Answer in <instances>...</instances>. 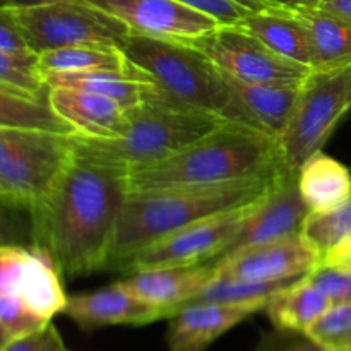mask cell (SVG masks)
I'll list each match as a JSON object with an SVG mask.
<instances>
[{
	"label": "cell",
	"instance_id": "cell-1",
	"mask_svg": "<svg viewBox=\"0 0 351 351\" xmlns=\"http://www.w3.org/2000/svg\"><path fill=\"white\" fill-rule=\"evenodd\" d=\"M125 171L79 158L31 209L33 245L47 250L64 278L108 269L125 202Z\"/></svg>",
	"mask_w": 351,
	"mask_h": 351
},
{
	"label": "cell",
	"instance_id": "cell-2",
	"mask_svg": "<svg viewBox=\"0 0 351 351\" xmlns=\"http://www.w3.org/2000/svg\"><path fill=\"white\" fill-rule=\"evenodd\" d=\"M283 170L281 167L230 184L127 192L108 269L120 271L139 250L177 230L257 201Z\"/></svg>",
	"mask_w": 351,
	"mask_h": 351
},
{
	"label": "cell",
	"instance_id": "cell-3",
	"mask_svg": "<svg viewBox=\"0 0 351 351\" xmlns=\"http://www.w3.org/2000/svg\"><path fill=\"white\" fill-rule=\"evenodd\" d=\"M285 167L278 141L240 122L223 125L178 153L125 171L129 192L243 180Z\"/></svg>",
	"mask_w": 351,
	"mask_h": 351
},
{
	"label": "cell",
	"instance_id": "cell-4",
	"mask_svg": "<svg viewBox=\"0 0 351 351\" xmlns=\"http://www.w3.org/2000/svg\"><path fill=\"white\" fill-rule=\"evenodd\" d=\"M225 122L218 113L175 105L154 86L141 105L127 110L125 127L119 136L71 134V139L79 158L129 171L178 153Z\"/></svg>",
	"mask_w": 351,
	"mask_h": 351
},
{
	"label": "cell",
	"instance_id": "cell-5",
	"mask_svg": "<svg viewBox=\"0 0 351 351\" xmlns=\"http://www.w3.org/2000/svg\"><path fill=\"white\" fill-rule=\"evenodd\" d=\"M119 48L171 103L223 117L230 101L228 77L185 40L129 33Z\"/></svg>",
	"mask_w": 351,
	"mask_h": 351
},
{
	"label": "cell",
	"instance_id": "cell-6",
	"mask_svg": "<svg viewBox=\"0 0 351 351\" xmlns=\"http://www.w3.org/2000/svg\"><path fill=\"white\" fill-rule=\"evenodd\" d=\"M67 134L0 127V199L31 209L55 187L74 160Z\"/></svg>",
	"mask_w": 351,
	"mask_h": 351
},
{
	"label": "cell",
	"instance_id": "cell-7",
	"mask_svg": "<svg viewBox=\"0 0 351 351\" xmlns=\"http://www.w3.org/2000/svg\"><path fill=\"white\" fill-rule=\"evenodd\" d=\"M21 29L36 53L84 43L119 47L130 33L117 17L81 0H57L36 7L0 9Z\"/></svg>",
	"mask_w": 351,
	"mask_h": 351
},
{
	"label": "cell",
	"instance_id": "cell-8",
	"mask_svg": "<svg viewBox=\"0 0 351 351\" xmlns=\"http://www.w3.org/2000/svg\"><path fill=\"white\" fill-rule=\"evenodd\" d=\"M351 67L314 71L304 82L300 99L283 136L278 139L285 168L297 173L302 165L322 149L339 120L350 112Z\"/></svg>",
	"mask_w": 351,
	"mask_h": 351
},
{
	"label": "cell",
	"instance_id": "cell-9",
	"mask_svg": "<svg viewBox=\"0 0 351 351\" xmlns=\"http://www.w3.org/2000/svg\"><path fill=\"white\" fill-rule=\"evenodd\" d=\"M261 199L242 208L213 215L156 240L139 250L120 271L139 273V271L158 269V267H189L213 264L223 252L226 243L232 240V237L239 232L243 221L249 218L250 213L256 209Z\"/></svg>",
	"mask_w": 351,
	"mask_h": 351
},
{
	"label": "cell",
	"instance_id": "cell-10",
	"mask_svg": "<svg viewBox=\"0 0 351 351\" xmlns=\"http://www.w3.org/2000/svg\"><path fill=\"white\" fill-rule=\"evenodd\" d=\"M228 77L245 82H302L314 72L307 65L281 57L240 24L218 26L185 40Z\"/></svg>",
	"mask_w": 351,
	"mask_h": 351
},
{
	"label": "cell",
	"instance_id": "cell-11",
	"mask_svg": "<svg viewBox=\"0 0 351 351\" xmlns=\"http://www.w3.org/2000/svg\"><path fill=\"white\" fill-rule=\"evenodd\" d=\"M0 293L19 298L29 311L51 321L67 307L62 273L47 250L36 245H2L0 249Z\"/></svg>",
	"mask_w": 351,
	"mask_h": 351
},
{
	"label": "cell",
	"instance_id": "cell-12",
	"mask_svg": "<svg viewBox=\"0 0 351 351\" xmlns=\"http://www.w3.org/2000/svg\"><path fill=\"white\" fill-rule=\"evenodd\" d=\"M321 261L302 232L252 245L215 264V276L247 283H278L305 276Z\"/></svg>",
	"mask_w": 351,
	"mask_h": 351
},
{
	"label": "cell",
	"instance_id": "cell-13",
	"mask_svg": "<svg viewBox=\"0 0 351 351\" xmlns=\"http://www.w3.org/2000/svg\"><path fill=\"white\" fill-rule=\"evenodd\" d=\"M308 213L311 208L302 197L297 173L285 168L211 266L252 245L298 233Z\"/></svg>",
	"mask_w": 351,
	"mask_h": 351
},
{
	"label": "cell",
	"instance_id": "cell-14",
	"mask_svg": "<svg viewBox=\"0 0 351 351\" xmlns=\"http://www.w3.org/2000/svg\"><path fill=\"white\" fill-rule=\"evenodd\" d=\"M122 21L130 33L191 40L219 26L218 21L178 0H81Z\"/></svg>",
	"mask_w": 351,
	"mask_h": 351
},
{
	"label": "cell",
	"instance_id": "cell-15",
	"mask_svg": "<svg viewBox=\"0 0 351 351\" xmlns=\"http://www.w3.org/2000/svg\"><path fill=\"white\" fill-rule=\"evenodd\" d=\"M228 82L230 101L223 119L245 123L278 141L293 117L305 81L245 82L228 77Z\"/></svg>",
	"mask_w": 351,
	"mask_h": 351
},
{
	"label": "cell",
	"instance_id": "cell-16",
	"mask_svg": "<svg viewBox=\"0 0 351 351\" xmlns=\"http://www.w3.org/2000/svg\"><path fill=\"white\" fill-rule=\"evenodd\" d=\"M64 314L84 331L106 326H146L168 319L165 311L134 297L120 281L101 290L69 295Z\"/></svg>",
	"mask_w": 351,
	"mask_h": 351
},
{
	"label": "cell",
	"instance_id": "cell-17",
	"mask_svg": "<svg viewBox=\"0 0 351 351\" xmlns=\"http://www.w3.org/2000/svg\"><path fill=\"white\" fill-rule=\"evenodd\" d=\"M259 311L254 305L192 302L170 317L168 348L170 351H206L225 332Z\"/></svg>",
	"mask_w": 351,
	"mask_h": 351
},
{
	"label": "cell",
	"instance_id": "cell-18",
	"mask_svg": "<svg viewBox=\"0 0 351 351\" xmlns=\"http://www.w3.org/2000/svg\"><path fill=\"white\" fill-rule=\"evenodd\" d=\"M215 266L201 264L189 267H158L132 273L120 281L127 291L146 304L165 311L167 317L177 314L182 307L194 302L213 280Z\"/></svg>",
	"mask_w": 351,
	"mask_h": 351
},
{
	"label": "cell",
	"instance_id": "cell-19",
	"mask_svg": "<svg viewBox=\"0 0 351 351\" xmlns=\"http://www.w3.org/2000/svg\"><path fill=\"white\" fill-rule=\"evenodd\" d=\"M304 26L314 53V71L351 67V21L305 3H285Z\"/></svg>",
	"mask_w": 351,
	"mask_h": 351
},
{
	"label": "cell",
	"instance_id": "cell-20",
	"mask_svg": "<svg viewBox=\"0 0 351 351\" xmlns=\"http://www.w3.org/2000/svg\"><path fill=\"white\" fill-rule=\"evenodd\" d=\"M55 112L75 132L91 137H115L127 122V110L113 99L71 88H50Z\"/></svg>",
	"mask_w": 351,
	"mask_h": 351
},
{
	"label": "cell",
	"instance_id": "cell-21",
	"mask_svg": "<svg viewBox=\"0 0 351 351\" xmlns=\"http://www.w3.org/2000/svg\"><path fill=\"white\" fill-rule=\"evenodd\" d=\"M297 177L311 211H329L351 197V170L322 149L302 165Z\"/></svg>",
	"mask_w": 351,
	"mask_h": 351
},
{
	"label": "cell",
	"instance_id": "cell-22",
	"mask_svg": "<svg viewBox=\"0 0 351 351\" xmlns=\"http://www.w3.org/2000/svg\"><path fill=\"white\" fill-rule=\"evenodd\" d=\"M50 88H71L105 96L123 106L125 110L141 105L147 93L154 88L143 74H125L115 71L91 72H51L45 74Z\"/></svg>",
	"mask_w": 351,
	"mask_h": 351
},
{
	"label": "cell",
	"instance_id": "cell-23",
	"mask_svg": "<svg viewBox=\"0 0 351 351\" xmlns=\"http://www.w3.org/2000/svg\"><path fill=\"white\" fill-rule=\"evenodd\" d=\"M263 43L281 57L314 69V53L304 26L287 10L285 3L278 9L263 10L240 23Z\"/></svg>",
	"mask_w": 351,
	"mask_h": 351
},
{
	"label": "cell",
	"instance_id": "cell-24",
	"mask_svg": "<svg viewBox=\"0 0 351 351\" xmlns=\"http://www.w3.org/2000/svg\"><path fill=\"white\" fill-rule=\"evenodd\" d=\"M331 307V300L312 285L307 276H302L281 290L267 304L266 312L271 322L281 331L305 335L307 329Z\"/></svg>",
	"mask_w": 351,
	"mask_h": 351
},
{
	"label": "cell",
	"instance_id": "cell-25",
	"mask_svg": "<svg viewBox=\"0 0 351 351\" xmlns=\"http://www.w3.org/2000/svg\"><path fill=\"white\" fill-rule=\"evenodd\" d=\"M40 65L43 74L91 71L139 74L127 60L125 53L117 45L108 43H84L43 51V53H40Z\"/></svg>",
	"mask_w": 351,
	"mask_h": 351
},
{
	"label": "cell",
	"instance_id": "cell-26",
	"mask_svg": "<svg viewBox=\"0 0 351 351\" xmlns=\"http://www.w3.org/2000/svg\"><path fill=\"white\" fill-rule=\"evenodd\" d=\"M0 127L67 136L77 134L71 123L55 112L50 103V93L45 96H23L0 91Z\"/></svg>",
	"mask_w": 351,
	"mask_h": 351
},
{
	"label": "cell",
	"instance_id": "cell-27",
	"mask_svg": "<svg viewBox=\"0 0 351 351\" xmlns=\"http://www.w3.org/2000/svg\"><path fill=\"white\" fill-rule=\"evenodd\" d=\"M302 278V276H300ZM291 281H278V283H247V281L226 280L216 278L206 285L204 290L197 295L194 302H213V304L228 305H254L261 311H266L267 304L288 287ZM192 304V302H191Z\"/></svg>",
	"mask_w": 351,
	"mask_h": 351
},
{
	"label": "cell",
	"instance_id": "cell-28",
	"mask_svg": "<svg viewBox=\"0 0 351 351\" xmlns=\"http://www.w3.org/2000/svg\"><path fill=\"white\" fill-rule=\"evenodd\" d=\"M0 91L23 96H45L50 86L45 81L40 65V53L21 51L3 53L0 51Z\"/></svg>",
	"mask_w": 351,
	"mask_h": 351
},
{
	"label": "cell",
	"instance_id": "cell-29",
	"mask_svg": "<svg viewBox=\"0 0 351 351\" xmlns=\"http://www.w3.org/2000/svg\"><path fill=\"white\" fill-rule=\"evenodd\" d=\"M300 232L322 259L351 237V197L329 211L308 213Z\"/></svg>",
	"mask_w": 351,
	"mask_h": 351
},
{
	"label": "cell",
	"instance_id": "cell-30",
	"mask_svg": "<svg viewBox=\"0 0 351 351\" xmlns=\"http://www.w3.org/2000/svg\"><path fill=\"white\" fill-rule=\"evenodd\" d=\"M304 336L329 351L351 350V302L328 308Z\"/></svg>",
	"mask_w": 351,
	"mask_h": 351
},
{
	"label": "cell",
	"instance_id": "cell-31",
	"mask_svg": "<svg viewBox=\"0 0 351 351\" xmlns=\"http://www.w3.org/2000/svg\"><path fill=\"white\" fill-rule=\"evenodd\" d=\"M50 322L29 311L14 295L0 293V348L40 331Z\"/></svg>",
	"mask_w": 351,
	"mask_h": 351
},
{
	"label": "cell",
	"instance_id": "cell-32",
	"mask_svg": "<svg viewBox=\"0 0 351 351\" xmlns=\"http://www.w3.org/2000/svg\"><path fill=\"white\" fill-rule=\"evenodd\" d=\"M178 2L213 17L218 21L219 26L240 24L252 14L278 9L281 5L280 2L273 0H178Z\"/></svg>",
	"mask_w": 351,
	"mask_h": 351
},
{
	"label": "cell",
	"instance_id": "cell-33",
	"mask_svg": "<svg viewBox=\"0 0 351 351\" xmlns=\"http://www.w3.org/2000/svg\"><path fill=\"white\" fill-rule=\"evenodd\" d=\"M305 276L331 300L332 305L351 302V267L319 261Z\"/></svg>",
	"mask_w": 351,
	"mask_h": 351
},
{
	"label": "cell",
	"instance_id": "cell-34",
	"mask_svg": "<svg viewBox=\"0 0 351 351\" xmlns=\"http://www.w3.org/2000/svg\"><path fill=\"white\" fill-rule=\"evenodd\" d=\"M65 350L62 336L53 322L45 326L40 331L16 339L9 345L2 346L0 351H62Z\"/></svg>",
	"mask_w": 351,
	"mask_h": 351
},
{
	"label": "cell",
	"instance_id": "cell-35",
	"mask_svg": "<svg viewBox=\"0 0 351 351\" xmlns=\"http://www.w3.org/2000/svg\"><path fill=\"white\" fill-rule=\"evenodd\" d=\"M0 51L3 53H21V51H34L29 47L19 27L0 12Z\"/></svg>",
	"mask_w": 351,
	"mask_h": 351
},
{
	"label": "cell",
	"instance_id": "cell-36",
	"mask_svg": "<svg viewBox=\"0 0 351 351\" xmlns=\"http://www.w3.org/2000/svg\"><path fill=\"white\" fill-rule=\"evenodd\" d=\"M305 5L317 7V9L328 10V12L351 21V0H314V2H308Z\"/></svg>",
	"mask_w": 351,
	"mask_h": 351
},
{
	"label": "cell",
	"instance_id": "cell-37",
	"mask_svg": "<svg viewBox=\"0 0 351 351\" xmlns=\"http://www.w3.org/2000/svg\"><path fill=\"white\" fill-rule=\"evenodd\" d=\"M321 261L329 264H338V266L351 267V237L343 243H339L331 252L326 254Z\"/></svg>",
	"mask_w": 351,
	"mask_h": 351
},
{
	"label": "cell",
	"instance_id": "cell-38",
	"mask_svg": "<svg viewBox=\"0 0 351 351\" xmlns=\"http://www.w3.org/2000/svg\"><path fill=\"white\" fill-rule=\"evenodd\" d=\"M57 2V0H0V9H21V7H36L45 3Z\"/></svg>",
	"mask_w": 351,
	"mask_h": 351
},
{
	"label": "cell",
	"instance_id": "cell-39",
	"mask_svg": "<svg viewBox=\"0 0 351 351\" xmlns=\"http://www.w3.org/2000/svg\"><path fill=\"white\" fill-rule=\"evenodd\" d=\"M283 351H329V350L322 348V346H319L317 343L307 339L305 343H300V345H295V346H291V348H287Z\"/></svg>",
	"mask_w": 351,
	"mask_h": 351
},
{
	"label": "cell",
	"instance_id": "cell-40",
	"mask_svg": "<svg viewBox=\"0 0 351 351\" xmlns=\"http://www.w3.org/2000/svg\"><path fill=\"white\" fill-rule=\"evenodd\" d=\"M273 2H280V3H308V2H314V0H273Z\"/></svg>",
	"mask_w": 351,
	"mask_h": 351
},
{
	"label": "cell",
	"instance_id": "cell-41",
	"mask_svg": "<svg viewBox=\"0 0 351 351\" xmlns=\"http://www.w3.org/2000/svg\"><path fill=\"white\" fill-rule=\"evenodd\" d=\"M346 103H348V110H351V74H350V82H348V96H346Z\"/></svg>",
	"mask_w": 351,
	"mask_h": 351
},
{
	"label": "cell",
	"instance_id": "cell-42",
	"mask_svg": "<svg viewBox=\"0 0 351 351\" xmlns=\"http://www.w3.org/2000/svg\"><path fill=\"white\" fill-rule=\"evenodd\" d=\"M62 351H69V350H67V348H65V350H62Z\"/></svg>",
	"mask_w": 351,
	"mask_h": 351
},
{
	"label": "cell",
	"instance_id": "cell-43",
	"mask_svg": "<svg viewBox=\"0 0 351 351\" xmlns=\"http://www.w3.org/2000/svg\"><path fill=\"white\" fill-rule=\"evenodd\" d=\"M348 351H351V350H348Z\"/></svg>",
	"mask_w": 351,
	"mask_h": 351
}]
</instances>
